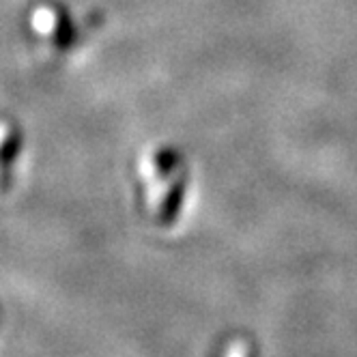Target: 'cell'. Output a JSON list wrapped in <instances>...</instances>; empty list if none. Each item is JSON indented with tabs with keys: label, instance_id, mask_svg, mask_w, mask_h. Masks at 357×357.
I'll return each mask as SVG.
<instances>
[{
	"label": "cell",
	"instance_id": "cell-1",
	"mask_svg": "<svg viewBox=\"0 0 357 357\" xmlns=\"http://www.w3.org/2000/svg\"><path fill=\"white\" fill-rule=\"evenodd\" d=\"M183 207V185H176L168 192V196L164 198L162 207H160V213H158V220L160 224L164 226H170L176 222L178 218V211Z\"/></svg>",
	"mask_w": 357,
	"mask_h": 357
},
{
	"label": "cell",
	"instance_id": "cell-2",
	"mask_svg": "<svg viewBox=\"0 0 357 357\" xmlns=\"http://www.w3.org/2000/svg\"><path fill=\"white\" fill-rule=\"evenodd\" d=\"M245 357H259V355H257V351H254V349H252V351H250V353H248Z\"/></svg>",
	"mask_w": 357,
	"mask_h": 357
}]
</instances>
